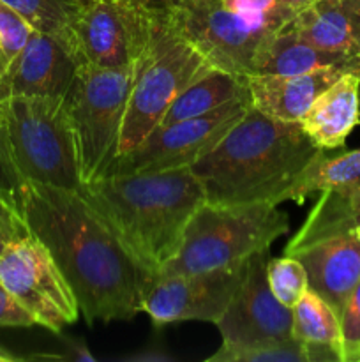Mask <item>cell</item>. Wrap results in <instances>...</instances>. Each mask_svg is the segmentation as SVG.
I'll return each instance as SVG.
<instances>
[{
  "label": "cell",
  "instance_id": "obj_1",
  "mask_svg": "<svg viewBox=\"0 0 360 362\" xmlns=\"http://www.w3.org/2000/svg\"><path fill=\"white\" fill-rule=\"evenodd\" d=\"M21 216L66 276L88 325L140 313L154 276L78 191L25 180Z\"/></svg>",
  "mask_w": 360,
  "mask_h": 362
},
{
  "label": "cell",
  "instance_id": "obj_2",
  "mask_svg": "<svg viewBox=\"0 0 360 362\" xmlns=\"http://www.w3.org/2000/svg\"><path fill=\"white\" fill-rule=\"evenodd\" d=\"M321 148L299 122L265 115L253 105L191 170L212 204H282Z\"/></svg>",
  "mask_w": 360,
  "mask_h": 362
},
{
  "label": "cell",
  "instance_id": "obj_3",
  "mask_svg": "<svg viewBox=\"0 0 360 362\" xmlns=\"http://www.w3.org/2000/svg\"><path fill=\"white\" fill-rule=\"evenodd\" d=\"M78 193L152 276L175 257L187 223L205 202L191 166L106 175L85 182Z\"/></svg>",
  "mask_w": 360,
  "mask_h": 362
},
{
  "label": "cell",
  "instance_id": "obj_4",
  "mask_svg": "<svg viewBox=\"0 0 360 362\" xmlns=\"http://www.w3.org/2000/svg\"><path fill=\"white\" fill-rule=\"evenodd\" d=\"M360 186L323 191L284 255L307 272L309 288L323 297L337 317L360 281Z\"/></svg>",
  "mask_w": 360,
  "mask_h": 362
},
{
  "label": "cell",
  "instance_id": "obj_5",
  "mask_svg": "<svg viewBox=\"0 0 360 362\" xmlns=\"http://www.w3.org/2000/svg\"><path fill=\"white\" fill-rule=\"evenodd\" d=\"M289 219L275 204L203 202L189 219L175 257L155 276L193 274L246 262L286 235Z\"/></svg>",
  "mask_w": 360,
  "mask_h": 362
},
{
  "label": "cell",
  "instance_id": "obj_6",
  "mask_svg": "<svg viewBox=\"0 0 360 362\" xmlns=\"http://www.w3.org/2000/svg\"><path fill=\"white\" fill-rule=\"evenodd\" d=\"M210 69L215 67L173 27L168 16L155 18L150 41L134 69L116 158L138 147L161 124L176 95Z\"/></svg>",
  "mask_w": 360,
  "mask_h": 362
},
{
  "label": "cell",
  "instance_id": "obj_7",
  "mask_svg": "<svg viewBox=\"0 0 360 362\" xmlns=\"http://www.w3.org/2000/svg\"><path fill=\"white\" fill-rule=\"evenodd\" d=\"M64 95L9 98L0 105V126L25 180L80 191L83 182Z\"/></svg>",
  "mask_w": 360,
  "mask_h": 362
},
{
  "label": "cell",
  "instance_id": "obj_8",
  "mask_svg": "<svg viewBox=\"0 0 360 362\" xmlns=\"http://www.w3.org/2000/svg\"><path fill=\"white\" fill-rule=\"evenodd\" d=\"M134 69L136 64L124 69L76 66L64 98L83 184L108 175L119 156Z\"/></svg>",
  "mask_w": 360,
  "mask_h": 362
},
{
  "label": "cell",
  "instance_id": "obj_9",
  "mask_svg": "<svg viewBox=\"0 0 360 362\" xmlns=\"http://www.w3.org/2000/svg\"><path fill=\"white\" fill-rule=\"evenodd\" d=\"M155 18L134 0H78L59 41L76 66L124 69L147 49Z\"/></svg>",
  "mask_w": 360,
  "mask_h": 362
},
{
  "label": "cell",
  "instance_id": "obj_10",
  "mask_svg": "<svg viewBox=\"0 0 360 362\" xmlns=\"http://www.w3.org/2000/svg\"><path fill=\"white\" fill-rule=\"evenodd\" d=\"M0 283L35 318L60 334L80 318V308L52 253L32 233L9 240L0 253Z\"/></svg>",
  "mask_w": 360,
  "mask_h": 362
},
{
  "label": "cell",
  "instance_id": "obj_11",
  "mask_svg": "<svg viewBox=\"0 0 360 362\" xmlns=\"http://www.w3.org/2000/svg\"><path fill=\"white\" fill-rule=\"evenodd\" d=\"M168 18L212 67L240 76L253 74L261 45L274 34L244 20L222 0H179Z\"/></svg>",
  "mask_w": 360,
  "mask_h": 362
},
{
  "label": "cell",
  "instance_id": "obj_12",
  "mask_svg": "<svg viewBox=\"0 0 360 362\" xmlns=\"http://www.w3.org/2000/svg\"><path fill=\"white\" fill-rule=\"evenodd\" d=\"M251 106V98L235 99L203 115L159 126L138 147L115 159L108 175L159 172L191 166L212 151Z\"/></svg>",
  "mask_w": 360,
  "mask_h": 362
},
{
  "label": "cell",
  "instance_id": "obj_13",
  "mask_svg": "<svg viewBox=\"0 0 360 362\" xmlns=\"http://www.w3.org/2000/svg\"><path fill=\"white\" fill-rule=\"evenodd\" d=\"M249 258L214 271L154 276L143 293L141 311L155 325L189 320L217 324L246 274Z\"/></svg>",
  "mask_w": 360,
  "mask_h": 362
},
{
  "label": "cell",
  "instance_id": "obj_14",
  "mask_svg": "<svg viewBox=\"0 0 360 362\" xmlns=\"http://www.w3.org/2000/svg\"><path fill=\"white\" fill-rule=\"evenodd\" d=\"M267 250L251 255L246 274L219 318L221 349H242L265 341H279L292 336V308L279 303L267 279Z\"/></svg>",
  "mask_w": 360,
  "mask_h": 362
},
{
  "label": "cell",
  "instance_id": "obj_15",
  "mask_svg": "<svg viewBox=\"0 0 360 362\" xmlns=\"http://www.w3.org/2000/svg\"><path fill=\"white\" fill-rule=\"evenodd\" d=\"M74 71L76 64L62 42L34 30L25 48L0 76V105L16 95H64Z\"/></svg>",
  "mask_w": 360,
  "mask_h": 362
},
{
  "label": "cell",
  "instance_id": "obj_16",
  "mask_svg": "<svg viewBox=\"0 0 360 362\" xmlns=\"http://www.w3.org/2000/svg\"><path fill=\"white\" fill-rule=\"evenodd\" d=\"M346 73L355 71L335 66L292 76L251 74L247 76L251 105L272 119L299 122L311 103Z\"/></svg>",
  "mask_w": 360,
  "mask_h": 362
},
{
  "label": "cell",
  "instance_id": "obj_17",
  "mask_svg": "<svg viewBox=\"0 0 360 362\" xmlns=\"http://www.w3.org/2000/svg\"><path fill=\"white\" fill-rule=\"evenodd\" d=\"M314 147L337 151L360 124V73H346L325 88L299 119Z\"/></svg>",
  "mask_w": 360,
  "mask_h": 362
},
{
  "label": "cell",
  "instance_id": "obj_18",
  "mask_svg": "<svg viewBox=\"0 0 360 362\" xmlns=\"http://www.w3.org/2000/svg\"><path fill=\"white\" fill-rule=\"evenodd\" d=\"M284 27L316 48L360 59V0H316Z\"/></svg>",
  "mask_w": 360,
  "mask_h": 362
},
{
  "label": "cell",
  "instance_id": "obj_19",
  "mask_svg": "<svg viewBox=\"0 0 360 362\" xmlns=\"http://www.w3.org/2000/svg\"><path fill=\"white\" fill-rule=\"evenodd\" d=\"M348 67L360 73V59L325 52L302 41L295 32L282 27L268 35L254 60L253 74H304L323 67Z\"/></svg>",
  "mask_w": 360,
  "mask_h": 362
},
{
  "label": "cell",
  "instance_id": "obj_20",
  "mask_svg": "<svg viewBox=\"0 0 360 362\" xmlns=\"http://www.w3.org/2000/svg\"><path fill=\"white\" fill-rule=\"evenodd\" d=\"M244 98H251L247 76L210 69L176 95L159 126H169L191 117L203 115L219 106Z\"/></svg>",
  "mask_w": 360,
  "mask_h": 362
},
{
  "label": "cell",
  "instance_id": "obj_21",
  "mask_svg": "<svg viewBox=\"0 0 360 362\" xmlns=\"http://www.w3.org/2000/svg\"><path fill=\"white\" fill-rule=\"evenodd\" d=\"M356 186H360V147L335 156L320 151L304 170L299 182L286 193V200L304 204L316 193Z\"/></svg>",
  "mask_w": 360,
  "mask_h": 362
},
{
  "label": "cell",
  "instance_id": "obj_22",
  "mask_svg": "<svg viewBox=\"0 0 360 362\" xmlns=\"http://www.w3.org/2000/svg\"><path fill=\"white\" fill-rule=\"evenodd\" d=\"M292 336L309 345H327L341 352V324L334 308L314 290L307 288L292 308ZM342 357V352H341Z\"/></svg>",
  "mask_w": 360,
  "mask_h": 362
},
{
  "label": "cell",
  "instance_id": "obj_23",
  "mask_svg": "<svg viewBox=\"0 0 360 362\" xmlns=\"http://www.w3.org/2000/svg\"><path fill=\"white\" fill-rule=\"evenodd\" d=\"M207 362H313L309 343L295 338L256 343L242 349H221Z\"/></svg>",
  "mask_w": 360,
  "mask_h": 362
},
{
  "label": "cell",
  "instance_id": "obj_24",
  "mask_svg": "<svg viewBox=\"0 0 360 362\" xmlns=\"http://www.w3.org/2000/svg\"><path fill=\"white\" fill-rule=\"evenodd\" d=\"M34 30L62 37L78 0H2Z\"/></svg>",
  "mask_w": 360,
  "mask_h": 362
},
{
  "label": "cell",
  "instance_id": "obj_25",
  "mask_svg": "<svg viewBox=\"0 0 360 362\" xmlns=\"http://www.w3.org/2000/svg\"><path fill=\"white\" fill-rule=\"evenodd\" d=\"M267 279L275 299L284 304L286 308L295 306L300 297L309 288L304 265L296 258L288 257V255L281 258H268Z\"/></svg>",
  "mask_w": 360,
  "mask_h": 362
},
{
  "label": "cell",
  "instance_id": "obj_26",
  "mask_svg": "<svg viewBox=\"0 0 360 362\" xmlns=\"http://www.w3.org/2000/svg\"><path fill=\"white\" fill-rule=\"evenodd\" d=\"M228 9L244 20L277 32L295 16L281 0H222Z\"/></svg>",
  "mask_w": 360,
  "mask_h": 362
},
{
  "label": "cell",
  "instance_id": "obj_27",
  "mask_svg": "<svg viewBox=\"0 0 360 362\" xmlns=\"http://www.w3.org/2000/svg\"><path fill=\"white\" fill-rule=\"evenodd\" d=\"M25 179L18 170L11 151L9 138L6 129L0 126V198L23 219L21 216V194H23Z\"/></svg>",
  "mask_w": 360,
  "mask_h": 362
},
{
  "label": "cell",
  "instance_id": "obj_28",
  "mask_svg": "<svg viewBox=\"0 0 360 362\" xmlns=\"http://www.w3.org/2000/svg\"><path fill=\"white\" fill-rule=\"evenodd\" d=\"M341 324L342 362H359L360 359V281L349 293L339 317Z\"/></svg>",
  "mask_w": 360,
  "mask_h": 362
},
{
  "label": "cell",
  "instance_id": "obj_29",
  "mask_svg": "<svg viewBox=\"0 0 360 362\" xmlns=\"http://www.w3.org/2000/svg\"><path fill=\"white\" fill-rule=\"evenodd\" d=\"M32 34L34 28L13 7L0 0V48L9 62L25 48Z\"/></svg>",
  "mask_w": 360,
  "mask_h": 362
},
{
  "label": "cell",
  "instance_id": "obj_30",
  "mask_svg": "<svg viewBox=\"0 0 360 362\" xmlns=\"http://www.w3.org/2000/svg\"><path fill=\"white\" fill-rule=\"evenodd\" d=\"M0 325L4 327H30L35 318L25 310L20 300L0 283Z\"/></svg>",
  "mask_w": 360,
  "mask_h": 362
},
{
  "label": "cell",
  "instance_id": "obj_31",
  "mask_svg": "<svg viewBox=\"0 0 360 362\" xmlns=\"http://www.w3.org/2000/svg\"><path fill=\"white\" fill-rule=\"evenodd\" d=\"M0 232L7 240L20 239V237L27 235L28 230L23 219L0 198Z\"/></svg>",
  "mask_w": 360,
  "mask_h": 362
},
{
  "label": "cell",
  "instance_id": "obj_32",
  "mask_svg": "<svg viewBox=\"0 0 360 362\" xmlns=\"http://www.w3.org/2000/svg\"><path fill=\"white\" fill-rule=\"evenodd\" d=\"M134 2L140 4L143 9H147L154 16H168L173 7L172 0H134Z\"/></svg>",
  "mask_w": 360,
  "mask_h": 362
},
{
  "label": "cell",
  "instance_id": "obj_33",
  "mask_svg": "<svg viewBox=\"0 0 360 362\" xmlns=\"http://www.w3.org/2000/svg\"><path fill=\"white\" fill-rule=\"evenodd\" d=\"M281 2L284 4V6L288 7V9L292 11V13L296 14L300 9H304V7L309 6V4L316 2V0H281Z\"/></svg>",
  "mask_w": 360,
  "mask_h": 362
},
{
  "label": "cell",
  "instance_id": "obj_34",
  "mask_svg": "<svg viewBox=\"0 0 360 362\" xmlns=\"http://www.w3.org/2000/svg\"><path fill=\"white\" fill-rule=\"evenodd\" d=\"M14 361H20V359H18L16 356H13L9 350L4 349V346L0 345V362H14Z\"/></svg>",
  "mask_w": 360,
  "mask_h": 362
},
{
  "label": "cell",
  "instance_id": "obj_35",
  "mask_svg": "<svg viewBox=\"0 0 360 362\" xmlns=\"http://www.w3.org/2000/svg\"><path fill=\"white\" fill-rule=\"evenodd\" d=\"M7 66H9V60H7V57L4 55L2 48H0V76H2V74L6 73Z\"/></svg>",
  "mask_w": 360,
  "mask_h": 362
},
{
  "label": "cell",
  "instance_id": "obj_36",
  "mask_svg": "<svg viewBox=\"0 0 360 362\" xmlns=\"http://www.w3.org/2000/svg\"><path fill=\"white\" fill-rule=\"evenodd\" d=\"M7 243H9V240H7L6 237L2 235V232H0V253H2L4 247H6V244H7Z\"/></svg>",
  "mask_w": 360,
  "mask_h": 362
},
{
  "label": "cell",
  "instance_id": "obj_37",
  "mask_svg": "<svg viewBox=\"0 0 360 362\" xmlns=\"http://www.w3.org/2000/svg\"><path fill=\"white\" fill-rule=\"evenodd\" d=\"M356 235L360 237V223H359V226H356Z\"/></svg>",
  "mask_w": 360,
  "mask_h": 362
},
{
  "label": "cell",
  "instance_id": "obj_38",
  "mask_svg": "<svg viewBox=\"0 0 360 362\" xmlns=\"http://www.w3.org/2000/svg\"><path fill=\"white\" fill-rule=\"evenodd\" d=\"M172 2H173V6H175V4H176V2H179V0H172Z\"/></svg>",
  "mask_w": 360,
  "mask_h": 362
},
{
  "label": "cell",
  "instance_id": "obj_39",
  "mask_svg": "<svg viewBox=\"0 0 360 362\" xmlns=\"http://www.w3.org/2000/svg\"><path fill=\"white\" fill-rule=\"evenodd\" d=\"M359 362H360V359H359Z\"/></svg>",
  "mask_w": 360,
  "mask_h": 362
}]
</instances>
